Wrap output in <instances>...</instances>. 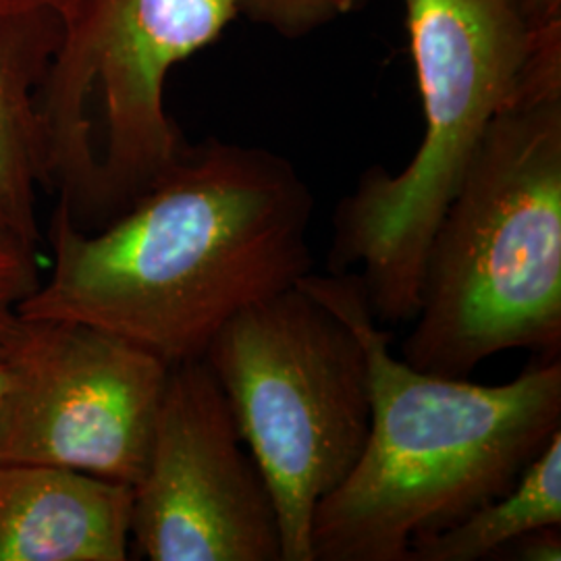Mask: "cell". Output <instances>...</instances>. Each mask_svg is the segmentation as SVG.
I'll list each match as a JSON object with an SVG mask.
<instances>
[{"mask_svg":"<svg viewBox=\"0 0 561 561\" xmlns=\"http://www.w3.org/2000/svg\"><path fill=\"white\" fill-rule=\"evenodd\" d=\"M312 208L308 183L277 152L217 138L185 144L94 231L57 206L50 277L18 314L101 327L169 366L198 360L241 310L312 273Z\"/></svg>","mask_w":561,"mask_h":561,"instance_id":"cell-1","label":"cell"},{"mask_svg":"<svg viewBox=\"0 0 561 561\" xmlns=\"http://www.w3.org/2000/svg\"><path fill=\"white\" fill-rule=\"evenodd\" d=\"M300 283L360 335L373 403L360 458L314 507L312 561H408L410 542L497 500L561 431V360L503 385L428 375L391 354L358 273Z\"/></svg>","mask_w":561,"mask_h":561,"instance_id":"cell-2","label":"cell"},{"mask_svg":"<svg viewBox=\"0 0 561 561\" xmlns=\"http://www.w3.org/2000/svg\"><path fill=\"white\" fill-rule=\"evenodd\" d=\"M510 350L561 360V57L533 60L484 131L422 264L412 368L468 379Z\"/></svg>","mask_w":561,"mask_h":561,"instance_id":"cell-3","label":"cell"},{"mask_svg":"<svg viewBox=\"0 0 561 561\" xmlns=\"http://www.w3.org/2000/svg\"><path fill=\"white\" fill-rule=\"evenodd\" d=\"M403 7L424 138L403 171L368 167L341 198L327 256L333 275L360 266L373 319L391 327L414 321L431 236L542 41L520 0H403Z\"/></svg>","mask_w":561,"mask_h":561,"instance_id":"cell-4","label":"cell"},{"mask_svg":"<svg viewBox=\"0 0 561 561\" xmlns=\"http://www.w3.org/2000/svg\"><path fill=\"white\" fill-rule=\"evenodd\" d=\"M236 0H78L38 92L46 185L83 231L115 219L180 157L169 71L221 38Z\"/></svg>","mask_w":561,"mask_h":561,"instance_id":"cell-5","label":"cell"},{"mask_svg":"<svg viewBox=\"0 0 561 561\" xmlns=\"http://www.w3.org/2000/svg\"><path fill=\"white\" fill-rule=\"evenodd\" d=\"M204 360L277 505L283 561H312L314 507L352 472L370 431L360 335L296 283L236 314Z\"/></svg>","mask_w":561,"mask_h":561,"instance_id":"cell-6","label":"cell"},{"mask_svg":"<svg viewBox=\"0 0 561 561\" xmlns=\"http://www.w3.org/2000/svg\"><path fill=\"white\" fill-rule=\"evenodd\" d=\"M13 385L0 408V463H44L136 486L169 364L88 322L18 321L4 335Z\"/></svg>","mask_w":561,"mask_h":561,"instance_id":"cell-7","label":"cell"},{"mask_svg":"<svg viewBox=\"0 0 561 561\" xmlns=\"http://www.w3.org/2000/svg\"><path fill=\"white\" fill-rule=\"evenodd\" d=\"M129 539L150 561H283L277 505L204 358L169 368Z\"/></svg>","mask_w":561,"mask_h":561,"instance_id":"cell-8","label":"cell"},{"mask_svg":"<svg viewBox=\"0 0 561 561\" xmlns=\"http://www.w3.org/2000/svg\"><path fill=\"white\" fill-rule=\"evenodd\" d=\"M134 486L44 463H0V561H125Z\"/></svg>","mask_w":561,"mask_h":561,"instance_id":"cell-9","label":"cell"},{"mask_svg":"<svg viewBox=\"0 0 561 561\" xmlns=\"http://www.w3.org/2000/svg\"><path fill=\"white\" fill-rule=\"evenodd\" d=\"M60 30L50 13L0 11V225L36 245L38 187L46 185L38 92Z\"/></svg>","mask_w":561,"mask_h":561,"instance_id":"cell-10","label":"cell"},{"mask_svg":"<svg viewBox=\"0 0 561 561\" xmlns=\"http://www.w3.org/2000/svg\"><path fill=\"white\" fill-rule=\"evenodd\" d=\"M541 526H561V431L497 500L410 542L408 561L491 560L505 542Z\"/></svg>","mask_w":561,"mask_h":561,"instance_id":"cell-11","label":"cell"},{"mask_svg":"<svg viewBox=\"0 0 561 561\" xmlns=\"http://www.w3.org/2000/svg\"><path fill=\"white\" fill-rule=\"evenodd\" d=\"M368 0H236L240 15L273 27L285 38L308 36L331 21L362 9Z\"/></svg>","mask_w":561,"mask_h":561,"instance_id":"cell-12","label":"cell"},{"mask_svg":"<svg viewBox=\"0 0 561 561\" xmlns=\"http://www.w3.org/2000/svg\"><path fill=\"white\" fill-rule=\"evenodd\" d=\"M41 285L36 243L0 225V335L18 321V308Z\"/></svg>","mask_w":561,"mask_h":561,"instance_id":"cell-13","label":"cell"},{"mask_svg":"<svg viewBox=\"0 0 561 561\" xmlns=\"http://www.w3.org/2000/svg\"><path fill=\"white\" fill-rule=\"evenodd\" d=\"M491 560L560 561L561 526H541L505 542Z\"/></svg>","mask_w":561,"mask_h":561,"instance_id":"cell-14","label":"cell"},{"mask_svg":"<svg viewBox=\"0 0 561 561\" xmlns=\"http://www.w3.org/2000/svg\"><path fill=\"white\" fill-rule=\"evenodd\" d=\"M530 32L537 38L561 36V0H520Z\"/></svg>","mask_w":561,"mask_h":561,"instance_id":"cell-15","label":"cell"},{"mask_svg":"<svg viewBox=\"0 0 561 561\" xmlns=\"http://www.w3.org/2000/svg\"><path fill=\"white\" fill-rule=\"evenodd\" d=\"M78 0H0L2 13H50L65 20Z\"/></svg>","mask_w":561,"mask_h":561,"instance_id":"cell-16","label":"cell"},{"mask_svg":"<svg viewBox=\"0 0 561 561\" xmlns=\"http://www.w3.org/2000/svg\"><path fill=\"white\" fill-rule=\"evenodd\" d=\"M4 335H0V408L4 405L13 385V362H11V352Z\"/></svg>","mask_w":561,"mask_h":561,"instance_id":"cell-17","label":"cell"}]
</instances>
